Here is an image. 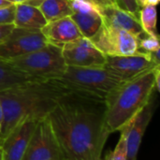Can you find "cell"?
<instances>
[{
    "label": "cell",
    "instance_id": "6da1fadb",
    "mask_svg": "<svg viewBox=\"0 0 160 160\" xmlns=\"http://www.w3.org/2000/svg\"><path fill=\"white\" fill-rule=\"evenodd\" d=\"M106 103L92 96L67 92L47 114L56 138L60 160H101L110 136Z\"/></svg>",
    "mask_w": 160,
    "mask_h": 160
},
{
    "label": "cell",
    "instance_id": "7a4b0ae2",
    "mask_svg": "<svg viewBox=\"0 0 160 160\" xmlns=\"http://www.w3.org/2000/svg\"><path fill=\"white\" fill-rule=\"evenodd\" d=\"M69 92L49 79L30 82L0 92L4 119L0 128V144L24 118L41 119L52 110L58 98Z\"/></svg>",
    "mask_w": 160,
    "mask_h": 160
},
{
    "label": "cell",
    "instance_id": "3957f363",
    "mask_svg": "<svg viewBox=\"0 0 160 160\" xmlns=\"http://www.w3.org/2000/svg\"><path fill=\"white\" fill-rule=\"evenodd\" d=\"M159 66L127 82H123L106 98L105 123L110 134L119 132L159 91Z\"/></svg>",
    "mask_w": 160,
    "mask_h": 160
},
{
    "label": "cell",
    "instance_id": "277c9868",
    "mask_svg": "<svg viewBox=\"0 0 160 160\" xmlns=\"http://www.w3.org/2000/svg\"><path fill=\"white\" fill-rule=\"evenodd\" d=\"M64 88L106 99L108 95L123 82L104 68L68 67L57 78L52 79Z\"/></svg>",
    "mask_w": 160,
    "mask_h": 160
},
{
    "label": "cell",
    "instance_id": "5b68a950",
    "mask_svg": "<svg viewBox=\"0 0 160 160\" xmlns=\"http://www.w3.org/2000/svg\"><path fill=\"white\" fill-rule=\"evenodd\" d=\"M7 62L22 72L39 80L57 78L67 68L62 48L49 43L41 49Z\"/></svg>",
    "mask_w": 160,
    "mask_h": 160
},
{
    "label": "cell",
    "instance_id": "8992f818",
    "mask_svg": "<svg viewBox=\"0 0 160 160\" xmlns=\"http://www.w3.org/2000/svg\"><path fill=\"white\" fill-rule=\"evenodd\" d=\"M159 66V52L155 53L138 52L132 55H106L104 68L122 82L132 80Z\"/></svg>",
    "mask_w": 160,
    "mask_h": 160
},
{
    "label": "cell",
    "instance_id": "52a82bcc",
    "mask_svg": "<svg viewBox=\"0 0 160 160\" xmlns=\"http://www.w3.org/2000/svg\"><path fill=\"white\" fill-rule=\"evenodd\" d=\"M105 55H132L139 51L138 38L133 34L102 23L97 34L89 38Z\"/></svg>",
    "mask_w": 160,
    "mask_h": 160
},
{
    "label": "cell",
    "instance_id": "ba28073f",
    "mask_svg": "<svg viewBox=\"0 0 160 160\" xmlns=\"http://www.w3.org/2000/svg\"><path fill=\"white\" fill-rule=\"evenodd\" d=\"M22 160H60V151L47 116L36 125Z\"/></svg>",
    "mask_w": 160,
    "mask_h": 160
},
{
    "label": "cell",
    "instance_id": "9c48e42d",
    "mask_svg": "<svg viewBox=\"0 0 160 160\" xmlns=\"http://www.w3.org/2000/svg\"><path fill=\"white\" fill-rule=\"evenodd\" d=\"M47 44L41 31L14 27L0 44V59L9 61L41 49Z\"/></svg>",
    "mask_w": 160,
    "mask_h": 160
},
{
    "label": "cell",
    "instance_id": "30bf717a",
    "mask_svg": "<svg viewBox=\"0 0 160 160\" xmlns=\"http://www.w3.org/2000/svg\"><path fill=\"white\" fill-rule=\"evenodd\" d=\"M62 54L68 67L103 68L106 63V55L84 37L67 43L62 48Z\"/></svg>",
    "mask_w": 160,
    "mask_h": 160
},
{
    "label": "cell",
    "instance_id": "8fae6325",
    "mask_svg": "<svg viewBox=\"0 0 160 160\" xmlns=\"http://www.w3.org/2000/svg\"><path fill=\"white\" fill-rule=\"evenodd\" d=\"M38 120L34 117H26L10 131L1 143L3 160L22 159Z\"/></svg>",
    "mask_w": 160,
    "mask_h": 160
},
{
    "label": "cell",
    "instance_id": "7c38bea8",
    "mask_svg": "<svg viewBox=\"0 0 160 160\" xmlns=\"http://www.w3.org/2000/svg\"><path fill=\"white\" fill-rule=\"evenodd\" d=\"M70 18L84 38H91L103 23L100 8L89 0H70Z\"/></svg>",
    "mask_w": 160,
    "mask_h": 160
},
{
    "label": "cell",
    "instance_id": "4fadbf2b",
    "mask_svg": "<svg viewBox=\"0 0 160 160\" xmlns=\"http://www.w3.org/2000/svg\"><path fill=\"white\" fill-rule=\"evenodd\" d=\"M47 43L63 48L67 43L83 37L70 17L49 22L40 30Z\"/></svg>",
    "mask_w": 160,
    "mask_h": 160
},
{
    "label": "cell",
    "instance_id": "5bb4252c",
    "mask_svg": "<svg viewBox=\"0 0 160 160\" xmlns=\"http://www.w3.org/2000/svg\"><path fill=\"white\" fill-rule=\"evenodd\" d=\"M103 24L126 30L138 38L142 37L145 32L143 31L140 20L137 16L120 8L116 5H111L100 8Z\"/></svg>",
    "mask_w": 160,
    "mask_h": 160
},
{
    "label": "cell",
    "instance_id": "9a60e30c",
    "mask_svg": "<svg viewBox=\"0 0 160 160\" xmlns=\"http://www.w3.org/2000/svg\"><path fill=\"white\" fill-rule=\"evenodd\" d=\"M154 114V100L153 98L149 103L136 115L131 121L128 134V158L127 160H137L140 146L146 131L148 125L150 124Z\"/></svg>",
    "mask_w": 160,
    "mask_h": 160
},
{
    "label": "cell",
    "instance_id": "2e32d148",
    "mask_svg": "<svg viewBox=\"0 0 160 160\" xmlns=\"http://www.w3.org/2000/svg\"><path fill=\"white\" fill-rule=\"evenodd\" d=\"M47 23L38 7L26 3L15 4V13L13 24L15 27L28 30L40 31Z\"/></svg>",
    "mask_w": 160,
    "mask_h": 160
},
{
    "label": "cell",
    "instance_id": "e0dca14e",
    "mask_svg": "<svg viewBox=\"0 0 160 160\" xmlns=\"http://www.w3.org/2000/svg\"><path fill=\"white\" fill-rule=\"evenodd\" d=\"M43 81L34 78L12 67L8 62L0 59V92L30 82Z\"/></svg>",
    "mask_w": 160,
    "mask_h": 160
},
{
    "label": "cell",
    "instance_id": "ac0fdd59",
    "mask_svg": "<svg viewBox=\"0 0 160 160\" xmlns=\"http://www.w3.org/2000/svg\"><path fill=\"white\" fill-rule=\"evenodd\" d=\"M47 22L70 17L72 14L70 0H44L38 7Z\"/></svg>",
    "mask_w": 160,
    "mask_h": 160
},
{
    "label": "cell",
    "instance_id": "d6986e66",
    "mask_svg": "<svg viewBox=\"0 0 160 160\" xmlns=\"http://www.w3.org/2000/svg\"><path fill=\"white\" fill-rule=\"evenodd\" d=\"M139 20L143 31L150 36L158 37L157 31V8L156 6L144 5L141 8Z\"/></svg>",
    "mask_w": 160,
    "mask_h": 160
},
{
    "label": "cell",
    "instance_id": "ffe728a7",
    "mask_svg": "<svg viewBox=\"0 0 160 160\" xmlns=\"http://www.w3.org/2000/svg\"><path fill=\"white\" fill-rule=\"evenodd\" d=\"M130 123L127 124L119 132H120V138L119 141L115 146V148L112 151H110L102 160H127L128 158V134L130 127Z\"/></svg>",
    "mask_w": 160,
    "mask_h": 160
},
{
    "label": "cell",
    "instance_id": "44dd1931",
    "mask_svg": "<svg viewBox=\"0 0 160 160\" xmlns=\"http://www.w3.org/2000/svg\"><path fill=\"white\" fill-rule=\"evenodd\" d=\"M139 41V51L141 52H149V53H155L158 52L160 49L159 39L158 37L150 36L146 33L138 38Z\"/></svg>",
    "mask_w": 160,
    "mask_h": 160
},
{
    "label": "cell",
    "instance_id": "7402d4cb",
    "mask_svg": "<svg viewBox=\"0 0 160 160\" xmlns=\"http://www.w3.org/2000/svg\"><path fill=\"white\" fill-rule=\"evenodd\" d=\"M115 4L120 8H122L128 12H130L131 14H133L139 18L141 7L138 4L137 0H115Z\"/></svg>",
    "mask_w": 160,
    "mask_h": 160
},
{
    "label": "cell",
    "instance_id": "603a6c76",
    "mask_svg": "<svg viewBox=\"0 0 160 160\" xmlns=\"http://www.w3.org/2000/svg\"><path fill=\"white\" fill-rule=\"evenodd\" d=\"M15 13V4L0 8V24H10L13 23Z\"/></svg>",
    "mask_w": 160,
    "mask_h": 160
},
{
    "label": "cell",
    "instance_id": "cb8c5ba5",
    "mask_svg": "<svg viewBox=\"0 0 160 160\" xmlns=\"http://www.w3.org/2000/svg\"><path fill=\"white\" fill-rule=\"evenodd\" d=\"M15 25L13 23L10 24H0V44L8 38V36L11 33Z\"/></svg>",
    "mask_w": 160,
    "mask_h": 160
},
{
    "label": "cell",
    "instance_id": "d4e9b609",
    "mask_svg": "<svg viewBox=\"0 0 160 160\" xmlns=\"http://www.w3.org/2000/svg\"><path fill=\"white\" fill-rule=\"evenodd\" d=\"M89 1L97 5L99 8L107 7V6H111V5H116L115 0H89Z\"/></svg>",
    "mask_w": 160,
    "mask_h": 160
},
{
    "label": "cell",
    "instance_id": "484cf974",
    "mask_svg": "<svg viewBox=\"0 0 160 160\" xmlns=\"http://www.w3.org/2000/svg\"><path fill=\"white\" fill-rule=\"evenodd\" d=\"M14 5V3L11 0H0V8H5Z\"/></svg>",
    "mask_w": 160,
    "mask_h": 160
},
{
    "label": "cell",
    "instance_id": "4316f807",
    "mask_svg": "<svg viewBox=\"0 0 160 160\" xmlns=\"http://www.w3.org/2000/svg\"><path fill=\"white\" fill-rule=\"evenodd\" d=\"M44 0H27L26 4L28 5H32L35 7H39V5L43 2Z\"/></svg>",
    "mask_w": 160,
    "mask_h": 160
},
{
    "label": "cell",
    "instance_id": "83f0119b",
    "mask_svg": "<svg viewBox=\"0 0 160 160\" xmlns=\"http://www.w3.org/2000/svg\"><path fill=\"white\" fill-rule=\"evenodd\" d=\"M159 3V0H144V5H151L156 6Z\"/></svg>",
    "mask_w": 160,
    "mask_h": 160
},
{
    "label": "cell",
    "instance_id": "f1b7e54d",
    "mask_svg": "<svg viewBox=\"0 0 160 160\" xmlns=\"http://www.w3.org/2000/svg\"><path fill=\"white\" fill-rule=\"evenodd\" d=\"M3 119H4V113H3V108H2V105H1V102H0V128H1V126H2V123H3Z\"/></svg>",
    "mask_w": 160,
    "mask_h": 160
},
{
    "label": "cell",
    "instance_id": "f546056e",
    "mask_svg": "<svg viewBox=\"0 0 160 160\" xmlns=\"http://www.w3.org/2000/svg\"><path fill=\"white\" fill-rule=\"evenodd\" d=\"M14 4H22V3H26L27 0H11Z\"/></svg>",
    "mask_w": 160,
    "mask_h": 160
},
{
    "label": "cell",
    "instance_id": "4dcf8cb0",
    "mask_svg": "<svg viewBox=\"0 0 160 160\" xmlns=\"http://www.w3.org/2000/svg\"><path fill=\"white\" fill-rule=\"evenodd\" d=\"M138 1V4L140 5V7H143L144 6V0H137Z\"/></svg>",
    "mask_w": 160,
    "mask_h": 160
},
{
    "label": "cell",
    "instance_id": "1f68e13d",
    "mask_svg": "<svg viewBox=\"0 0 160 160\" xmlns=\"http://www.w3.org/2000/svg\"><path fill=\"white\" fill-rule=\"evenodd\" d=\"M0 160H3V153H2V147L0 144Z\"/></svg>",
    "mask_w": 160,
    "mask_h": 160
},
{
    "label": "cell",
    "instance_id": "d6a6232c",
    "mask_svg": "<svg viewBox=\"0 0 160 160\" xmlns=\"http://www.w3.org/2000/svg\"><path fill=\"white\" fill-rule=\"evenodd\" d=\"M101 160H102V159H101Z\"/></svg>",
    "mask_w": 160,
    "mask_h": 160
}]
</instances>
